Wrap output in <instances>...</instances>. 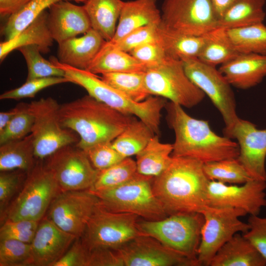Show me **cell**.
Returning <instances> with one entry per match:
<instances>
[{
    "label": "cell",
    "instance_id": "cell-18",
    "mask_svg": "<svg viewBox=\"0 0 266 266\" xmlns=\"http://www.w3.org/2000/svg\"><path fill=\"white\" fill-rule=\"evenodd\" d=\"M225 136L235 138L239 147L237 160L254 179L266 181V129H259L240 118Z\"/></svg>",
    "mask_w": 266,
    "mask_h": 266
},
{
    "label": "cell",
    "instance_id": "cell-44",
    "mask_svg": "<svg viewBox=\"0 0 266 266\" xmlns=\"http://www.w3.org/2000/svg\"><path fill=\"white\" fill-rule=\"evenodd\" d=\"M40 221L5 220L0 229V240L14 239L31 243Z\"/></svg>",
    "mask_w": 266,
    "mask_h": 266
},
{
    "label": "cell",
    "instance_id": "cell-43",
    "mask_svg": "<svg viewBox=\"0 0 266 266\" xmlns=\"http://www.w3.org/2000/svg\"><path fill=\"white\" fill-rule=\"evenodd\" d=\"M159 25H150L138 28L117 40L106 41L104 45L129 53L135 47L142 43L157 40Z\"/></svg>",
    "mask_w": 266,
    "mask_h": 266
},
{
    "label": "cell",
    "instance_id": "cell-41",
    "mask_svg": "<svg viewBox=\"0 0 266 266\" xmlns=\"http://www.w3.org/2000/svg\"><path fill=\"white\" fill-rule=\"evenodd\" d=\"M0 266H33L31 243L0 240Z\"/></svg>",
    "mask_w": 266,
    "mask_h": 266
},
{
    "label": "cell",
    "instance_id": "cell-37",
    "mask_svg": "<svg viewBox=\"0 0 266 266\" xmlns=\"http://www.w3.org/2000/svg\"><path fill=\"white\" fill-rule=\"evenodd\" d=\"M203 167L210 180L226 184H242L253 179L237 158L203 163Z\"/></svg>",
    "mask_w": 266,
    "mask_h": 266
},
{
    "label": "cell",
    "instance_id": "cell-29",
    "mask_svg": "<svg viewBox=\"0 0 266 266\" xmlns=\"http://www.w3.org/2000/svg\"><path fill=\"white\" fill-rule=\"evenodd\" d=\"M35 160L31 133L0 145V172L20 170L28 172L34 166Z\"/></svg>",
    "mask_w": 266,
    "mask_h": 266
},
{
    "label": "cell",
    "instance_id": "cell-38",
    "mask_svg": "<svg viewBox=\"0 0 266 266\" xmlns=\"http://www.w3.org/2000/svg\"><path fill=\"white\" fill-rule=\"evenodd\" d=\"M137 173L136 162L130 157L102 170H99L97 178L89 189L96 192L117 187L134 177Z\"/></svg>",
    "mask_w": 266,
    "mask_h": 266
},
{
    "label": "cell",
    "instance_id": "cell-32",
    "mask_svg": "<svg viewBox=\"0 0 266 266\" xmlns=\"http://www.w3.org/2000/svg\"><path fill=\"white\" fill-rule=\"evenodd\" d=\"M204 36V42L197 58L206 64L214 66L221 65L240 54L225 29L217 27Z\"/></svg>",
    "mask_w": 266,
    "mask_h": 266
},
{
    "label": "cell",
    "instance_id": "cell-36",
    "mask_svg": "<svg viewBox=\"0 0 266 266\" xmlns=\"http://www.w3.org/2000/svg\"><path fill=\"white\" fill-rule=\"evenodd\" d=\"M144 72H107L100 77L133 100L141 102L151 96L146 86Z\"/></svg>",
    "mask_w": 266,
    "mask_h": 266
},
{
    "label": "cell",
    "instance_id": "cell-46",
    "mask_svg": "<svg viewBox=\"0 0 266 266\" xmlns=\"http://www.w3.org/2000/svg\"><path fill=\"white\" fill-rule=\"evenodd\" d=\"M27 172L20 170L1 171L0 174V210L1 215L13 197L25 180Z\"/></svg>",
    "mask_w": 266,
    "mask_h": 266
},
{
    "label": "cell",
    "instance_id": "cell-42",
    "mask_svg": "<svg viewBox=\"0 0 266 266\" xmlns=\"http://www.w3.org/2000/svg\"><path fill=\"white\" fill-rule=\"evenodd\" d=\"M70 82L66 77L52 76L36 78L26 82L20 87L5 91L0 96V100H20L33 98L41 90L55 85Z\"/></svg>",
    "mask_w": 266,
    "mask_h": 266
},
{
    "label": "cell",
    "instance_id": "cell-10",
    "mask_svg": "<svg viewBox=\"0 0 266 266\" xmlns=\"http://www.w3.org/2000/svg\"><path fill=\"white\" fill-rule=\"evenodd\" d=\"M34 117L31 134L36 160H44L67 145L76 144L79 137L60 122V105L51 97L41 98L29 103Z\"/></svg>",
    "mask_w": 266,
    "mask_h": 266
},
{
    "label": "cell",
    "instance_id": "cell-15",
    "mask_svg": "<svg viewBox=\"0 0 266 266\" xmlns=\"http://www.w3.org/2000/svg\"><path fill=\"white\" fill-rule=\"evenodd\" d=\"M161 24L178 32L203 36L217 28L209 0H164Z\"/></svg>",
    "mask_w": 266,
    "mask_h": 266
},
{
    "label": "cell",
    "instance_id": "cell-50",
    "mask_svg": "<svg viewBox=\"0 0 266 266\" xmlns=\"http://www.w3.org/2000/svg\"><path fill=\"white\" fill-rule=\"evenodd\" d=\"M88 266H124V264L116 250L99 249L89 251Z\"/></svg>",
    "mask_w": 266,
    "mask_h": 266
},
{
    "label": "cell",
    "instance_id": "cell-24",
    "mask_svg": "<svg viewBox=\"0 0 266 266\" xmlns=\"http://www.w3.org/2000/svg\"><path fill=\"white\" fill-rule=\"evenodd\" d=\"M266 259L243 235L238 233L225 243L209 266H266Z\"/></svg>",
    "mask_w": 266,
    "mask_h": 266
},
{
    "label": "cell",
    "instance_id": "cell-3",
    "mask_svg": "<svg viewBox=\"0 0 266 266\" xmlns=\"http://www.w3.org/2000/svg\"><path fill=\"white\" fill-rule=\"evenodd\" d=\"M166 107L167 122L175 134L172 157H190L203 163L237 158V143L216 134L207 121L192 117L182 106L171 101Z\"/></svg>",
    "mask_w": 266,
    "mask_h": 266
},
{
    "label": "cell",
    "instance_id": "cell-6",
    "mask_svg": "<svg viewBox=\"0 0 266 266\" xmlns=\"http://www.w3.org/2000/svg\"><path fill=\"white\" fill-rule=\"evenodd\" d=\"M154 178L137 172L117 187L91 192L109 211L133 213L150 220H159L165 218L167 213L153 192Z\"/></svg>",
    "mask_w": 266,
    "mask_h": 266
},
{
    "label": "cell",
    "instance_id": "cell-20",
    "mask_svg": "<svg viewBox=\"0 0 266 266\" xmlns=\"http://www.w3.org/2000/svg\"><path fill=\"white\" fill-rule=\"evenodd\" d=\"M71 1L61 0L48 8V27L54 41L58 44L84 34L92 29L83 5Z\"/></svg>",
    "mask_w": 266,
    "mask_h": 266
},
{
    "label": "cell",
    "instance_id": "cell-12",
    "mask_svg": "<svg viewBox=\"0 0 266 266\" xmlns=\"http://www.w3.org/2000/svg\"><path fill=\"white\" fill-rule=\"evenodd\" d=\"M185 72L193 83L210 99L222 116L225 128L230 130L239 119L232 86L216 66L197 58L182 60Z\"/></svg>",
    "mask_w": 266,
    "mask_h": 266
},
{
    "label": "cell",
    "instance_id": "cell-7",
    "mask_svg": "<svg viewBox=\"0 0 266 266\" xmlns=\"http://www.w3.org/2000/svg\"><path fill=\"white\" fill-rule=\"evenodd\" d=\"M203 222L201 213H179L159 220L138 221L137 226L143 235L197 261Z\"/></svg>",
    "mask_w": 266,
    "mask_h": 266
},
{
    "label": "cell",
    "instance_id": "cell-40",
    "mask_svg": "<svg viewBox=\"0 0 266 266\" xmlns=\"http://www.w3.org/2000/svg\"><path fill=\"white\" fill-rule=\"evenodd\" d=\"M17 105L16 114L0 132V145L22 138L31 133L34 117L29 108V103L22 102Z\"/></svg>",
    "mask_w": 266,
    "mask_h": 266
},
{
    "label": "cell",
    "instance_id": "cell-13",
    "mask_svg": "<svg viewBox=\"0 0 266 266\" xmlns=\"http://www.w3.org/2000/svg\"><path fill=\"white\" fill-rule=\"evenodd\" d=\"M73 145L63 147L45 159L61 191L89 190L99 174L86 153Z\"/></svg>",
    "mask_w": 266,
    "mask_h": 266
},
{
    "label": "cell",
    "instance_id": "cell-52",
    "mask_svg": "<svg viewBox=\"0 0 266 266\" xmlns=\"http://www.w3.org/2000/svg\"><path fill=\"white\" fill-rule=\"evenodd\" d=\"M236 0H209L218 21L226 11Z\"/></svg>",
    "mask_w": 266,
    "mask_h": 266
},
{
    "label": "cell",
    "instance_id": "cell-35",
    "mask_svg": "<svg viewBox=\"0 0 266 266\" xmlns=\"http://www.w3.org/2000/svg\"><path fill=\"white\" fill-rule=\"evenodd\" d=\"M226 30L239 53L266 55V25L263 22Z\"/></svg>",
    "mask_w": 266,
    "mask_h": 266
},
{
    "label": "cell",
    "instance_id": "cell-4",
    "mask_svg": "<svg viewBox=\"0 0 266 266\" xmlns=\"http://www.w3.org/2000/svg\"><path fill=\"white\" fill-rule=\"evenodd\" d=\"M49 61L65 71V76L70 82L84 88L89 95L121 113L138 117L155 133L159 134L161 111L167 103L166 99L150 96L142 101L136 102L106 83L96 74L63 64L54 56Z\"/></svg>",
    "mask_w": 266,
    "mask_h": 266
},
{
    "label": "cell",
    "instance_id": "cell-45",
    "mask_svg": "<svg viewBox=\"0 0 266 266\" xmlns=\"http://www.w3.org/2000/svg\"><path fill=\"white\" fill-rule=\"evenodd\" d=\"M84 152L98 170L107 168L125 158L114 149L112 142L109 141L97 144Z\"/></svg>",
    "mask_w": 266,
    "mask_h": 266
},
{
    "label": "cell",
    "instance_id": "cell-17",
    "mask_svg": "<svg viewBox=\"0 0 266 266\" xmlns=\"http://www.w3.org/2000/svg\"><path fill=\"white\" fill-rule=\"evenodd\" d=\"M116 250L124 266H199L197 260L168 248L147 235H139Z\"/></svg>",
    "mask_w": 266,
    "mask_h": 266
},
{
    "label": "cell",
    "instance_id": "cell-26",
    "mask_svg": "<svg viewBox=\"0 0 266 266\" xmlns=\"http://www.w3.org/2000/svg\"><path fill=\"white\" fill-rule=\"evenodd\" d=\"M124 2L122 0H86L84 3L92 29L106 41L111 40L114 35Z\"/></svg>",
    "mask_w": 266,
    "mask_h": 266
},
{
    "label": "cell",
    "instance_id": "cell-48",
    "mask_svg": "<svg viewBox=\"0 0 266 266\" xmlns=\"http://www.w3.org/2000/svg\"><path fill=\"white\" fill-rule=\"evenodd\" d=\"M248 223L249 229L242 235L266 259V217L250 215Z\"/></svg>",
    "mask_w": 266,
    "mask_h": 266
},
{
    "label": "cell",
    "instance_id": "cell-1",
    "mask_svg": "<svg viewBox=\"0 0 266 266\" xmlns=\"http://www.w3.org/2000/svg\"><path fill=\"white\" fill-rule=\"evenodd\" d=\"M203 163L194 158L172 157L166 168L154 178L153 190L168 215L200 213L208 206L210 180Z\"/></svg>",
    "mask_w": 266,
    "mask_h": 266
},
{
    "label": "cell",
    "instance_id": "cell-34",
    "mask_svg": "<svg viewBox=\"0 0 266 266\" xmlns=\"http://www.w3.org/2000/svg\"><path fill=\"white\" fill-rule=\"evenodd\" d=\"M61 0L84 3L86 0H31L21 10L11 15L1 29L5 40H9L30 25L42 12Z\"/></svg>",
    "mask_w": 266,
    "mask_h": 266
},
{
    "label": "cell",
    "instance_id": "cell-25",
    "mask_svg": "<svg viewBox=\"0 0 266 266\" xmlns=\"http://www.w3.org/2000/svg\"><path fill=\"white\" fill-rule=\"evenodd\" d=\"M48 13L46 10L44 11L14 38L0 43V62L12 51L29 45L38 46L41 53L49 52L54 40L47 25Z\"/></svg>",
    "mask_w": 266,
    "mask_h": 266
},
{
    "label": "cell",
    "instance_id": "cell-19",
    "mask_svg": "<svg viewBox=\"0 0 266 266\" xmlns=\"http://www.w3.org/2000/svg\"><path fill=\"white\" fill-rule=\"evenodd\" d=\"M76 238L61 230L47 216L44 217L31 243L33 266H53Z\"/></svg>",
    "mask_w": 266,
    "mask_h": 266
},
{
    "label": "cell",
    "instance_id": "cell-23",
    "mask_svg": "<svg viewBox=\"0 0 266 266\" xmlns=\"http://www.w3.org/2000/svg\"><path fill=\"white\" fill-rule=\"evenodd\" d=\"M157 0H133L125 1L116 30L110 41L117 40L138 28L150 25H159L161 13Z\"/></svg>",
    "mask_w": 266,
    "mask_h": 266
},
{
    "label": "cell",
    "instance_id": "cell-9",
    "mask_svg": "<svg viewBox=\"0 0 266 266\" xmlns=\"http://www.w3.org/2000/svg\"><path fill=\"white\" fill-rule=\"evenodd\" d=\"M138 217L133 213L109 211L100 203L80 237L82 242L89 251L117 249L143 235L137 226Z\"/></svg>",
    "mask_w": 266,
    "mask_h": 266
},
{
    "label": "cell",
    "instance_id": "cell-16",
    "mask_svg": "<svg viewBox=\"0 0 266 266\" xmlns=\"http://www.w3.org/2000/svg\"><path fill=\"white\" fill-rule=\"evenodd\" d=\"M266 181L251 179L241 185L210 180L207 188L209 206L233 207L250 215H258L266 206Z\"/></svg>",
    "mask_w": 266,
    "mask_h": 266
},
{
    "label": "cell",
    "instance_id": "cell-33",
    "mask_svg": "<svg viewBox=\"0 0 266 266\" xmlns=\"http://www.w3.org/2000/svg\"><path fill=\"white\" fill-rule=\"evenodd\" d=\"M155 133L143 121L133 120L112 142L124 158L136 155L147 144Z\"/></svg>",
    "mask_w": 266,
    "mask_h": 266
},
{
    "label": "cell",
    "instance_id": "cell-53",
    "mask_svg": "<svg viewBox=\"0 0 266 266\" xmlns=\"http://www.w3.org/2000/svg\"><path fill=\"white\" fill-rule=\"evenodd\" d=\"M18 110V106L6 111L0 112V132H1L12 120Z\"/></svg>",
    "mask_w": 266,
    "mask_h": 266
},
{
    "label": "cell",
    "instance_id": "cell-28",
    "mask_svg": "<svg viewBox=\"0 0 266 266\" xmlns=\"http://www.w3.org/2000/svg\"><path fill=\"white\" fill-rule=\"evenodd\" d=\"M204 36L184 33L162 24L158 27L157 40L167 56L180 60L198 58L204 42Z\"/></svg>",
    "mask_w": 266,
    "mask_h": 266
},
{
    "label": "cell",
    "instance_id": "cell-11",
    "mask_svg": "<svg viewBox=\"0 0 266 266\" xmlns=\"http://www.w3.org/2000/svg\"><path fill=\"white\" fill-rule=\"evenodd\" d=\"M204 222L198 250L199 266H209L211 260L219 249L236 233H246L248 223L239 217L246 215L243 210L233 207L208 206L201 213Z\"/></svg>",
    "mask_w": 266,
    "mask_h": 266
},
{
    "label": "cell",
    "instance_id": "cell-31",
    "mask_svg": "<svg viewBox=\"0 0 266 266\" xmlns=\"http://www.w3.org/2000/svg\"><path fill=\"white\" fill-rule=\"evenodd\" d=\"M265 0H237L218 21L217 27L234 29L263 23Z\"/></svg>",
    "mask_w": 266,
    "mask_h": 266
},
{
    "label": "cell",
    "instance_id": "cell-14",
    "mask_svg": "<svg viewBox=\"0 0 266 266\" xmlns=\"http://www.w3.org/2000/svg\"><path fill=\"white\" fill-rule=\"evenodd\" d=\"M100 205L99 198L89 190L61 191L52 201L47 217L61 230L80 238Z\"/></svg>",
    "mask_w": 266,
    "mask_h": 266
},
{
    "label": "cell",
    "instance_id": "cell-30",
    "mask_svg": "<svg viewBox=\"0 0 266 266\" xmlns=\"http://www.w3.org/2000/svg\"><path fill=\"white\" fill-rule=\"evenodd\" d=\"M172 151V144L162 143L158 135H154L136 155L137 172L153 177L158 176L170 163Z\"/></svg>",
    "mask_w": 266,
    "mask_h": 266
},
{
    "label": "cell",
    "instance_id": "cell-51",
    "mask_svg": "<svg viewBox=\"0 0 266 266\" xmlns=\"http://www.w3.org/2000/svg\"><path fill=\"white\" fill-rule=\"evenodd\" d=\"M31 0H0L1 17L10 16L21 10Z\"/></svg>",
    "mask_w": 266,
    "mask_h": 266
},
{
    "label": "cell",
    "instance_id": "cell-47",
    "mask_svg": "<svg viewBox=\"0 0 266 266\" xmlns=\"http://www.w3.org/2000/svg\"><path fill=\"white\" fill-rule=\"evenodd\" d=\"M129 53L141 62L152 66L161 63L168 57L157 40L142 43Z\"/></svg>",
    "mask_w": 266,
    "mask_h": 266
},
{
    "label": "cell",
    "instance_id": "cell-21",
    "mask_svg": "<svg viewBox=\"0 0 266 266\" xmlns=\"http://www.w3.org/2000/svg\"><path fill=\"white\" fill-rule=\"evenodd\" d=\"M218 69L232 86L248 89L266 76V55L241 53L220 65Z\"/></svg>",
    "mask_w": 266,
    "mask_h": 266
},
{
    "label": "cell",
    "instance_id": "cell-39",
    "mask_svg": "<svg viewBox=\"0 0 266 266\" xmlns=\"http://www.w3.org/2000/svg\"><path fill=\"white\" fill-rule=\"evenodd\" d=\"M23 56L28 66L26 80L52 76L65 77V71L45 59L41 55L39 47L29 45L17 49Z\"/></svg>",
    "mask_w": 266,
    "mask_h": 266
},
{
    "label": "cell",
    "instance_id": "cell-2",
    "mask_svg": "<svg viewBox=\"0 0 266 266\" xmlns=\"http://www.w3.org/2000/svg\"><path fill=\"white\" fill-rule=\"evenodd\" d=\"M62 126L78 134L75 145L84 151L103 142H112L135 119L90 95L60 105Z\"/></svg>",
    "mask_w": 266,
    "mask_h": 266
},
{
    "label": "cell",
    "instance_id": "cell-8",
    "mask_svg": "<svg viewBox=\"0 0 266 266\" xmlns=\"http://www.w3.org/2000/svg\"><path fill=\"white\" fill-rule=\"evenodd\" d=\"M146 88L151 95L168 99L187 108L199 104L205 95L186 74L182 60L167 57L144 72Z\"/></svg>",
    "mask_w": 266,
    "mask_h": 266
},
{
    "label": "cell",
    "instance_id": "cell-5",
    "mask_svg": "<svg viewBox=\"0 0 266 266\" xmlns=\"http://www.w3.org/2000/svg\"><path fill=\"white\" fill-rule=\"evenodd\" d=\"M43 160H37L28 172L18 195L1 218L5 220L40 221L54 198L61 190Z\"/></svg>",
    "mask_w": 266,
    "mask_h": 266
},
{
    "label": "cell",
    "instance_id": "cell-22",
    "mask_svg": "<svg viewBox=\"0 0 266 266\" xmlns=\"http://www.w3.org/2000/svg\"><path fill=\"white\" fill-rule=\"evenodd\" d=\"M105 42L97 32L91 29L83 36L58 44V60L63 64L86 70Z\"/></svg>",
    "mask_w": 266,
    "mask_h": 266
},
{
    "label": "cell",
    "instance_id": "cell-27",
    "mask_svg": "<svg viewBox=\"0 0 266 266\" xmlns=\"http://www.w3.org/2000/svg\"><path fill=\"white\" fill-rule=\"evenodd\" d=\"M151 66L150 65L136 59L128 52L108 47L104 44L86 70L95 74L144 72Z\"/></svg>",
    "mask_w": 266,
    "mask_h": 266
},
{
    "label": "cell",
    "instance_id": "cell-49",
    "mask_svg": "<svg viewBox=\"0 0 266 266\" xmlns=\"http://www.w3.org/2000/svg\"><path fill=\"white\" fill-rule=\"evenodd\" d=\"M89 251L76 238L65 254L53 266H88Z\"/></svg>",
    "mask_w": 266,
    "mask_h": 266
}]
</instances>
